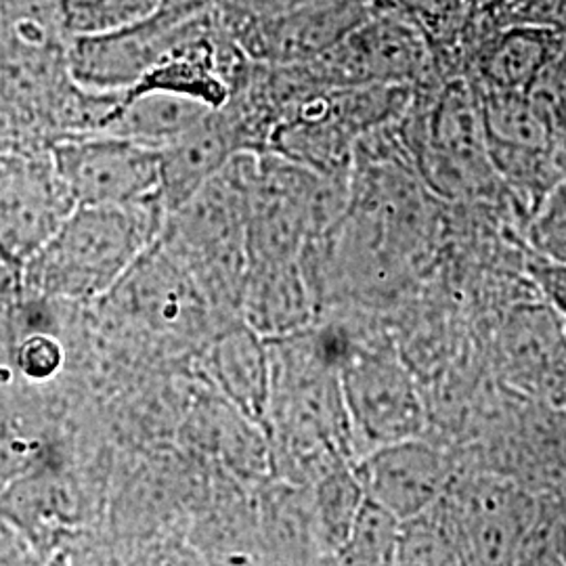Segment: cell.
<instances>
[{
	"instance_id": "16",
	"label": "cell",
	"mask_w": 566,
	"mask_h": 566,
	"mask_svg": "<svg viewBox=\"0 0 566 566\" xmlns=\"http://www.w3.org/2000/svg\"><path fill=\"white\" fill-rule=\"evenodd\" d=\"M552 57V42L544 32L510 30L483 60V81L491 88L528 91Z\"/></svg>"
},
{
	"instance_id": "2",
	"label": "cell",
	"mask_w": 566,
	"mask_h": 566,
	"mask_svg": "<svg viewBox=\"0 0 566 566\" xmlns=\"http://www.w3.org/2000/svg\"><path fill=\"white\" fill-rule=\"evenodd\" d=\"M164 217L160 200L72 208L57 238L63 290L91 301L112 292L158 242Z\"/></svg>"
},
{
	"instance_id": "14",
	"label": "cell",
	"mask_w": 566,
	"mask_h": 566,
	"mask_svg": "<svg viewBox=\"0 0 566 566\" xmlns=\"http://www.w3.org/2000/svg\"><path fill=\"white\" fill-rule=\"evenodd\" d=\"M308 497L324 558H332L336 563L348 528L365 500L364 489L355 476L353 464L327 470L308 485Z\"/></svg>"
},
{
	"instance_id": "15",
	"label": "cell",
	"mask_w": 566,
	"mask_h": 566,
	"mask_svg": "<svg viewBox=\"0 0 566 566\" xmlns=\"http://www.w3.org/2000/svg\"><path fill=\"white\" fill-rule=\"evenodd\" d=\"M481 112L491 142L552 149L556 130L544 107L526 91H502L485 86Z\"/></svg>"
},
{
	"instance_id": "7",
	"label": "cell",
	"mask_w": 566,
	"mask_h": 566,
	"mask_svg": "<svg viewBox=\"0 0 566 566\" xmlns=\"http://www.w3.org/2000/svg\"><path fill=\"white\" fill-rule=\"evenodd\" d=\"M365 497L407 521L434 506L453 481L446 451L424 437L376 447L353 462Z\"/></svg>"
},
{
	"instance_id": "9",
	"label": "cell",
	"mask_w": 566,
	"mask_h": 566,
	"mask_svg": "<svg viewBox=\"0 0 566 566\" xmlns=\"http://www.w3.org/2000/svg\"><path fill=\"white\" fill-rule=\"evenodd\" d=\"M443 502L464 563H514L526 528L533 523V510L516 489L486 479L460 486L453 476Z\"/></svg>"
},
{
	"instance_id": "20",
	"label": "cell",
	"mask_w": 566,
	"mask_h": 566,
	"mask_svg": "<svg viewBox=\"0 0 566 566\" xmlns=\"http://www.w3.org/2000/svg\"><path fill=\"white\" fill-rule=\"evenodd\" d=\"M525 271L544 294L547 303L566 317V261L546 256L537 250H528L525 256Z\"/></svg>"
},
{
	"instance_id": "13",
	"label": "cell",
	"mask_w": 566,
	"mask_h": 566,
	"mask_svg": "<svg viewBox=\"0 0 566 566\" xmlns=\"http://www.w3.org/2000/svg\"><path fill=\"white\" fill-rule=\"evenodd\" d=\"M210 109L212 107L206 103L175 93L124 91L120 107L99 133L160 149L166 143L175 142L185 130H189L196 122L202 120Z\"/></svg>"
},
{
	"instance_id": "6",
	"label": "cell",
	"mask_w": 566,
	"mask_h": 566,
	"mask_svg": "<svg viewBox=\"0 0 566 566\" xmlns=\"http://www.w3.org/2000/svg\"><path fill=\"white\" fill-rule=\"evenodd\" d=\"M325 86L424 81L432 53L420 25L397 11L371 13L322 57L308 61Z\"/></svg>"
},
{
	"instance_id": "17",
	"label": "cell",
	"mask_w": 566,
	"mask_h": 566,
	"mask_svg": "<svg viewBox=\"0 0 566 566\" xmlns=\"http://www.w3.org/2000/svg\"><path fill=\"white\" fill-rule=\"evenodd\" d=\"M462 547L443 497L401 521L395 565H462Z\"/></svg>"
},
{
	"instance_id": "10",
	"label": "cell",
	"mask_w": 566,
	"mask_h": 566,
	"mask_svg": "<svg viewBox=\"0 0 566 566\" xmlns=\"http://www.w3.org/2000/svg\"><path fill=\"white\" fill-rule=\"evenodd\" d=\"M250 151L242 124L224 103L210 109L175 142L160 147V203L170 212L221 172L233 156Z\"/></svg>"
},
{
	"instance_id": "8",
	"label": "cell",
	"mask_w": 566,
	"mask_h": 566,
	"mask_svg": "<svg viewBox=\"0 0 566 566\" xmlns=\"http://www.w3.org/2000/svg\"><path fill=\"white\" fill-rule=\"evenodd\" d=\"M371 13L369 0H306L290 11L245 23L238 42L252 61L308 63Z\"/></svg>"
},
{
	"instance_id": "23",
	"label": "cell",
	"mask_w": 566,
	"mask_h": 566,
	"mask_svg": "<svg viewBox=\"0 0 566 566\" xmlns=\"http://www.w3.org/2000/svg\"><path fill=\"white\" fill-rule=\"evenodd\" d=\"M560 556L566 560V528L565 533H563V542H560Z\"/></svg>"
},
{
	"instance_id": "1",
	"label": "cell",
	"mask_w": 566,
	"mask_h": 566,
	"mask_svg": "<svg viewBox=\"0 0 566 566\" xmlns=\"http://www.w3.org/2000/svg\"><path fill=\"white\" fill-rule=\"evenodd\" d=\"M256 151H242L189 200L166 212L158 242L208 301L238 308L248 271V219Z\"/></svg>"
},
{
	"instance_id": "18",
	"label": "cell",
	"mask_w": 566,
	"mask_h": 566,
	"mask_svg": "<svg viewBox=\"0 0 566 566\" xmlns=\"http://www.w3.org/2000/svg\"><path fill=\"white\" fill-rule=\"evenodd\" d=\"M401 521L386 507L365 497L359 507L343 549L338 565H395L399 547Z\"/></svg>"
},
{
	"instance_id": "12",
	"label": "cell",
	"mask_w": 566,
	"mask_h": 566,
	"mask_svg": "<svg viewBox=\"0 0 566 566\" xmlns=\"http://www.w3.org/2000/svg\"><path fill=\"white\" fill-rule=\"evenodd\" d=\"M208 371L231 407L264 430L271 395V361L263 336L245 324L227 329L210 346Z\"/></svg>"
},
{
	"instance_id": "19",
	"label": "cell",
	"mask_w": 566,
	"mask_h": 566,
	"mask_svg": "<svg viewBox=\"0 0 566 566\" xmlns=\"http://www.w3.org/2000/svg\"><path fill=\"white\" fill-rule=\"evenodd\" d=\"M528 242L533 250L566 261V179L558 182L533 212Z\"/></svg>"
},
{
	"instance_id": "24",
	"label": "cell",
	"mask_w": 566,
	"mask_h": 566,
	"mask_svg": "<svg viewBox=\"0 0 566 566\" xmlns=\"http://www.w3.org/2000/svg\"><path fill=\"white\" fill-rule=\"evenodd\" d=\"M565 340H566V317H565Z\"/></svg>"
},
{
	"instance_id": "5",
	"label": "cell",
	"mask_w": 566,
	"mask_h": 566,
	"mask_svg": "<svg viewBox=\"0 0 566 566\" xmlns=\"http://www.w3.org/2000/svg\"><path fill=\"white\" fill-rule=\"evenodd\" d=\"M55 170L74 206H128L160 200V149L116 135H70Z\"/></svg>"
},
{
	"instance_id": "22",
	"label": "cell",
	"mask_w": 566,
	"mask_h": 566,
	"mask_svg": "<svg viewBox=\"0 0 566 566\" xmlns=\"http://www.w3.org/2000/svg\"><path fill=\"white\" fill-rule=\"evenodd\" d=\"M554 158H556V164H558V168L563 170V175H565L566 179V124L558 130V135H556V139H554Z\"/></svg>"
},
{
	"instance_id": "11",
	"label": "cell",
	"mask_w": 566,
	"mask_h": 566,
	"mask_svg": "<svg viewBox=\"0 0 566 566\" xmlns=\"http://www.w3.org/2000/svg\"><path fill=\"white\" fill-rule=\"evenodd\" d=\"M240 313L264 340L317 324L319 303L301 259L248 263Z\"/></svg>"
},
{
	"instance_id": "3",
	"label": "cell",
	"mask_w": 566,
	"mask_h": 566,
	"mask_svg": "<svg viewBox=\"0 0 566 566\" xmlns=\"http://www.w3.org/2000/svg\"><path fill=\"white\" fill-rule=\"evenodd\" d=\"M340 385L355 460L376 447L424 437L422 392L388 344L361 343L355 336L340 364Z\"/></svg>"
},
{
	"instance_id": "4",
	"label": "cell",
	"mask_w": 566,
	"mask_h": 566,
	"mask_svg": "<svg viewBox=\"0 0 566 566\" xmlns=\"http://www.w3.org/2000/svg\"><path fill=\"white\" fill-rule=\"evenodd\" d=\"M214 9L212 0H160L154 13L112 32L70 36V78L93 91H128L143 74Z\"/></svg>"
},
{
	"instance_id": "21",
	"label": "cell",
	"mask_w": 566,
	"mask_h": 566,
	"mask_svg": "<svg viewBox=\"0 0 566 566\" xmlns=\"http://www.w3.org/2000/svg\"><path fill=\"white\" fill-rule=\"evenodd\" d=\"M397 13L416 21L432 20L449 9V0H388Z\"/></svg>"
}]
</instances>
